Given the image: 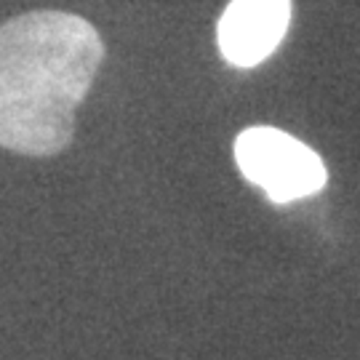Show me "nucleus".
<instances>
[{
  "label": "nucleus",
  "mask_w": 360,
  "mask_h": 360,
  "mask_svg": "<svg viewBox=\"0 0 360 360\" xmlns=\"http://www.w3.org/2000/svg\"><path fill=\"white\" fill-rule=\"evenodd\" d=\"M104 59L89 19L27 11L0 25V147L27 158L62 153Z\"/></svg>",
  "instance_id": "1"
},
{
  "label": "nucleus",
  "mask_w": 360,
  "mask_h": 360,
  "mask_svg": "<svg viewBox=\"0 0 360 360\" xmlns=\"http://www.w3.org/2000/svg\"><path fill=\"white\" fill-rule=\"evenodd\" d=\"M291 0H232L219 19V49L235 67L264 62L283 40Z\"/></svg>",
  "instance_id": "3"
},
{
  "label": "nucleus",
  "mask_w": 360,
  "mask_h": 360,
  "mask_svg": "<svg viewBox=\"0 0 360 360\" xmlns=\"http://www.w3.org/2000/svg\"><path fill=\"white\" fill-rule=\"evenodd\" d=\"M235 160L248 181L275 203H291L323 190L326 166L307 144L270 126L248 129L235 142Z\"/></svg>",
  "instance_id": "2"
}]
</instances>
